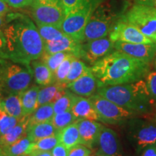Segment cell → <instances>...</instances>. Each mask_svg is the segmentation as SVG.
Segmentation results:
<instances>
[{
    "instance_id": "obj_1",
    "label": "cell",
    "mask_w": 156,
    "mask_h": 156,
    "mask_svg": "<svg viewBox=\"0 0 156 156\" xmlns=\"http://www.w3.org/2000/svg\"><path fill=\"white\" fill-rule=\"evenodd\" d=\"M7 59L17 64H30L41 57L44 44L37 26L26 15L11 13L6 15L3 30Z\"/></svg>"
},
{
    "instance_id": "obj_2",
    "label": "cell",
    "mask_w": 156,
    "mask_h": 156,
    "mask_svg": "<svg viewBox=\"0 0 156 156\" xmlns=\"http://www.w3.org/2000/svg\"><path fill=\"white\" fill-rule=\"evenodd\" d=\"M90 69L101 87L111 86L142 80L149 73L150 64L116 50L95 62Z\"/></svg>"
},
{
    "instance_id": "obj_3",
    "label": "cell",
    "mask_w": 156,
    "mask_h": 156,
    "mask_svg": "<svg viewBox=\"0 0 156 156\" xmlns=\"http://www.w3.org/2000/svg\"><path fill=\"white\" fill-rule=\"evenodd\" d=\"M97 94L136 114L151 112L155 101L143 79L133 83L103 86L98 90Z\"/></svg>"
},
{
    "instance_id": "obj_4",
    "label": "cell",
    "mask_w": 156,
    "mask_h": 156,
    "mask_svg": "<svg viewBox=\"0 0 156 156\" xmlns=\"http://www.w3.org/2000/svg\"><path fill=\"white\" fill-rule=\"evenodd\" d=\"M0 63V90L3 95H19L28 88L34 75L30 66L5 61Z\"/></svg>"
},
{
    "instance_id": "obj_5",
    "label": "cell",
    "mask_w": 156,
    "mask_h": 156,
    "mask_svg": "<svg viewBox=\"0 0 156 156\" xmlns=\"http://www.w3.org/2000/svg\"><path fill=\"white\" fill-rule=\"evenodd\" d=\"M122 17L109 7L101 4L90 17L84 32L83 43L108 36Z\"/></svg>"
},
{
    "instance_id": "obj_6",
    "label": "cell",
    "mask_w": 156,
    "mask_h": 156,
    "mask_svg": "<svg viewBox=\"0 0 156 156\" xmlns=\"http://www.w3.org/2000/svg\"><path fill=\"white\" fill-rule=\"evenodd\" d=\"M122 18L156 43V7L136 4Z\"/></svg>"
},
{
    "instance_id": "obj_7",
    "label": "cell",
    "mask_w": 156,
    "mask_h": 156,
    "mask_svg": "<svg viewBox=\"0 0 156 156\" xmlns=\"http://www.w3.org/2000/svg\"><path fill=\"white\" fill-rule=\"evenodd\" d=\"M31 16L36 25H51L61 28L66 13L62 0H48L34 2Z\"/></svg>"
},
{
    "instance_id": "obj_8",
    "label": "cell",
    "mask_w": 156,
    "mask_h": 156,
    "mask_svg": "<svg viewBox=\"0 0 156 156\" xmlns=\"http://www.w3.org/2000/svg\"><path fill=\"white\" fill-rule=\"evenodd\" d=\"M89 99L94 106L99 121L103 123L117 124L134 118L136 115L97 93L89 97Z\"/></svg>"
},
{
    "instance_id": "obj_9",
    "label": "cell",
    "mask_w": 156,
    "mask_h": 156,
    "mask_svg": "<svg viewBox=\"0 0 156 156\" xmlns=\"http://www.w3.org/2000/svg\"><path fill=\"white\" fill-rule=\"evenodd\" d=\"M127 134L129 141L138 153L150 145L156 144V123L140 119L127 121Z\"/></svg>"
},
{
    "instance_id": "obj_10",
    "label": "cell",
    "mask_w": 156,
    "mask_h": 156,
    "mask_svg": "<svg viewBox=\"0 0 156 156\" xmlns=\"http://www.w3.org/2000/svg\"><path fill=\"white\" fill-rule=\"evenodd\" d=\"M93 10L83 9L66 15L61 25V30L67 36L83 43L85 27Z\"/></svg>"
},
{
    "instance_id": "obj_11",
    "label": "cell",
    "mask_w": 156,
    "mask_h": 156,
    "mask_svg": "<svg viewBox=\"0 0 156 156\" xmlns=\"http://www.w3.org/2000/svg\"><path fill=\"white\" fill-rule=\"evenodd\" d=\"M115 42L108 37L82 43L80 58L90 64L111 54L115 49Z\"/></svg>"
},
{
    "instance_id": "obj_12",
    "label": "cell",
    "mask_w": 156,
    "mask_h": 156,
    "mask_svg": "<svg viewBox=\"0 0 156 156\" xmlns=\"http://www.w3.org/2000/svg\"><path fill=\"white\" fill-rule=\"evenodd\" d=\"M109 38L114 42L120 41L130 44H153V41L144 36L135 27L124 21L122 17L115 25Z\"/></svg>"
},
{
    "instance_id": "obj_13",
    "label": "cell",
    "mask_w": 156,
    "mask_h": 156,
    "mask_svg": "<svg viewBox=\"0 0 156 156\" xmlns=\"http://www.w3.org/2000/svg\"><path fill=\"white\" fill-rule=\"evenodd\" d=\"M96 145L98 156H124L119 137L112 129L103 126Z\"/></svg>"
},
{
    "instance_id": "obj_14",
    "label": "cell",
    "mask_w": 156,
    "mask_h": 156,
    "mask_svg": "<svg viewBox=\"0 0 156 156\" xmlns=\"http://www.w3.org/2000/svg\"><path fill=\"white\" fill-rule=\"evenodd\" d=\"M114 48L116 51L149 64L156 55V43L130 44L116 41L114 44Z\"/></svg>"
},
{
    "instance_id": "obj_15",
    "label": "cell",
    "mask_w": 156,
    "mask_h": 156,
    "mask_svg": "<svg viewBox=\"0 0 156 156\" xmlns=\"http://www.w3.org/2000/svg\"><path fill=\"white\" fill-rule=\"evenodd\" d=\"M101 85L90 68L84 75L67 86L72 93L79 96L90 97L98 92Z\"/></svg>"
},
{
    "instance_id": "obj_16",
    "label": "cell",
    "mask_w": 156,
    "mask_h": 156,
    "mask_svg": "<svg viewBox=\"0 0 156 156\" xmlns=\"http://www.w3.org/2000/svg\"><path fill=\"white\" fill-rule=\"evenodd\" d=\"M79 130L80 144L92 149L97 144L103 125L96 121L77 119L76 121Z\"/></svg>"
},
{
    "instance_id": "obj_17",
    "label": "cell",
    "mask_w": 156,
    "mask_h": 156,
    "mask_svg": "<svg viewBox=\"0 0 156 156\" xmlns=\"http://www.w3.org/2000/svg\"><path fill=\"white\" fill-rule=\"evenodd\" d=\"M82 43L66 35L58 40L44 44V52L46 54H55L58 52L72 53L80 58Z\"/></svg>"
},
{
    "instance_id": "obj_18",
    "label": "cell",
    "mask_w": 156,
    "mask_h": 156,
    "mask_svg": "<svg viewBox=\"0 0 156 156\" xmlns=\"http://www.w3.org/2000/svg\"><path fill=\"white\" fill-rule=\"evenodd\" d=\"M71 111L77 119L99 121L92 102L85 97L76 95Z\"/></svg>"
},
{
    "instance_id": "obj_19",
    "label": "cell",
    "mask_w": 156,
    "mask_h": 156,
    "mask_svg": "<svg viewBox=\"0 0 156 156\" xmlns=\"http://www.w3.org/2000/svg\"><path fill=\"white\" fill-rule=\"evenodd\" d=\"M29 116H23L10 131L1 136L0 148L7 147L27 135V129L29 124Z\"/></svg>"
},
{
    "instance_id": "obj_20",
    "label": "cell",
    "mask_w": 156,
    "mask_h": 156,
    "mask_svg": "<svg viewBox=\"0 0 156 156\" xmlns=\"http://www.w3.org/2000/svg\"><path fill=\"white\" fill-rule=\"evenodd\" d=\"M66 87L61 83H54L39 90L38 107L48 103H54L66 92Z\"/></svg>"
},
{
    "instance_id": "obj_21",
    "label": "cell",
    "mask_w": 156,
    "mask_h": 156,
    "mask_svg": "<svg viewBox=\"0 0 156 156\" xmlns=\"http://www.w3.org/2000/svg\"><path fill=\"white\" fill-rule=\"evenodd\" d=\"M39 87L32 86L19 94L23 116H30L38 108Z\"/></svg>"
},
{
    "instance_id": "obj_22",
    "label": "cell",
    "mask_w": 156,
    "mask_h": 156,
    "mask_svg": "<svg viewBox=\"0 0 156 156\" xmlns=\"http://www.w3.org/2000/svg\"><path fill=\"white\" fill-rule=\"evenodd\" d=\"M58 132L51 122H48L28 126L26 134L30 142H34L43 138L57 135Z\"/></svg>"
},
{
    "instance_id": "obj_23",
    "label": "cell",
    "mask_w": 156,
    "mask_h": 156,
    "mask_svg": "<svg viewBox=\"0 0 156 156\" xmlns=\"http://www.w3.org/2000/svg\"><path fill=\"white\" fill-rule=\"evenodd\" d=\"M30 64H32V70L35 80L38 85L48 86L55 83L54 74L41 60H34Z\"/></svg>"
},
{
    "instance_id": "obj_24",
    "label": "cell",
    "mask_w": 156,
    "mask_h": 156,
    "mask_svg": "<svg viewBox=\"0 0 156 156\" xmlns=\"http://www.w3.org/2000/svg\"><path fill=\"white\" fill-rule=\"evenodd\" d=\"M57 136L59 143L62 144L67 150L80 144L79 130L76 122L58 131Z\"/></svg>"
},
{
    "instance_id": "obj_25",
    "label": "cell",
    "mask_w": 156,
    "mask_h": 156,
    "mask_svg": "<svg viewBox=\"0 0 156 156\" xmlns=\"http://www.w3.org/2000/svg\"><path fill=\"white\" fill-rule=\"evenodd\" d=\"M54 103H48L38 106L35 112L29 116L28 126L39 123L51 122L54 116Z\"/></svg>"
},
{
    "instance_id": "obj_26",
    "label": "cell",
    "mask_w": 156,
    "mask_h": 156,
    "mask_svg": "<svg viewBox=\"0 0 156 156\" xmlns=\"http://www.w3.org/2000/svg\"><path fill=\"white\" fill-rule=\"evenodd\" d=\"M103 2L104 0H62L66 15L83 9L94 11Z\"/></svg>"
},
{
    "instance_id": "obj_27",
    "label": "cell",
    "mask_w": 156,
    "mask_h": 156,
    "mask_svg": "<svg viewBox=\"0 0 156 156\" xmlns=\"http://www.w3.org/2000/svg\"><path fill=\"white\" fill-rule=\"evenodd\" d=\"M0 106L9 116L21 119L23 117V109L19 95H9L2 99Z\"/></svg>"
},
{
    "instance_id": "obj_28",
    "label": "cell",
    "mask_w": 156,
    "mask_h": 156,
    "mask_svg": "<svg viewBox=\"0 0 156 156\" xmlns=\"http://www.w3.org/2000/svg\"><path fill=\"white\" fill-rule=\"evenodd\" d=\"M30 143V140L26 135L7 147L0 148V154L1 156L24 155L28 151Z\"/></svg>"
},
{
    "instance_id": "obj_29",
    "label": "cell",
    "mask_w": 156,
    "mask_h": 156,
    "mask_svg": "<svg viewBox=\"0 0 156 156\" xmlns=\"http://www.w3.org/2000/svg\"><path fill=\"white\" fill-rule=\"evenodd\" d=\"M89 69L90 68L87 67L83 61L80 60L79 58H75L72 63L71 68H70L65 80L64 81L63 85L67 87L68 85L80 77L82 75L86 73L87 70H89Z\"/></svg>"
},
{
    "instance_id": "obj_30",
    "label": "cell",
    "mask_w": 156,
    "mask_h": 156,
    "mask_svg": "<svg viewBox=\"0 0 156 156\" xmlns=\"http://www.w3.org/2000/svg\"><path fill=\"white\" fill-rule=\"evenodd\" d=\"M44 44L58 40L66 36L60 28L51 25H36Z\"/></svg>"
},
{
    "instance_id": "obj_31",
    "label": "cell",
    "mask_w": 156,
    "mask_h": 156,
    "mask_svg": "<svg viewBox=\"0 0 156 156\" xmlns=\"http://www.w3.org/2000/svg\"><path fill=\"white\" fill-rule=\"evenodd\" d=\"M58 142H58L57 135L43 138L38 141L31 142L25 154L34 151H51V150L57 145Z\"/></svg>"
},
{
    "instance_id": "obj_32",
    "label": "cell",
    "mask_w": 156,
    "mask_h": 156,
    "mask_svg": "<svg viewBox=\"0 0 156 156\" xmlns=\"http://www.w3.org/2000/svg\"><path fill=\"white\" fill-rule=\"evenodd\" d=\"M69 54V53H67V52H58V53L51 54L44 53L41 58V61L54 74L58 66L65 59Z\"/></svg>"
},
{
    "instance_id": "obj_33",
    "label": "cell",
    "mask_w": 156,
    "mask_h": 156,
    "mask_svg": "<svg viewBox=\"0 0 156 156\" xmlns=\"http://www.w3.org/2000/svg\"><path fill=\"white\" fill-rule=\"evenodd\" d=\"M75 58H77L75 54L69 53L68 54L65 59L62 62L61 64L58 66L57 69L54 73V79L55 83H61L63 85L64 81L65 80L66 77L69 73L70 68H71L72 63Z\"/></svg>"
},
{
    "instance_id": "obj_34",
    "label": "cell",
    "mask_w": 156,
    "mask_h": 156,
    "mask_svg": "<svg viewBox=\"0 0 156 156\" xmlns=\"http://www.w3.org/2000/svg\"><path fill=\"white\" fill-rule=\"evenodd\" d=\"M77 120V119L73 114L72 111H67L61 114H54L51 123L56 130L60 131L66 126L75 123Z\"/></svg>"
},
{
    "instance_id": "obj_35",
    "label": "cell",
    "mask_w": 156,
    "mask_h": 156,
    "mask_svg": "<svg viewBox=\"0 0 156 156\" xmlns=\"http://www.w3.org/2000/svg\"><path fill=\"white\" fill-rule=\"evenodd\" d=\"M75 96L73 93H71L66 90L65 93L54 103V114H61L67 111H71Z\"/></svg>"
},
{
    "instance_id": "obj_36",
    "label": "cell",
    "mask_w": 156,
    "mask_h": 156,
    "mask_svg": "<svg viewBox=\"0 0 156 156\" xmlns=\"http://www.w3.org/2000/svg\"><path fill=\"white\" fill-rule=\"evenodd\" d=\"M146 85L152 98L156 101V71L147 73L146 75Z\"/></svg>"
},
{
    "instance_id": "obj_37",
    "label": "cell",
    "mask_w": 156,
    "mask_h": 156,
    "mask_svg": "<svg viewBox=\"0 0 156 156\" xmlns=\"http://www.w3.org/2000/svg\"><path fill=\"white\" fill-rule=\"evenodd\" d=\"M91 153L90 148L82 144H78L68 150L67 156H89Z\"/></svg>"
},
{
    "instance_id": "obj_38",
    "label": "cell",
    "mask_w": 156,
    "mask_h": 156,
    "mask_svg": "<svg viewBox=\"0 0 156 156\" xmlns=\"http://www.w3.org/2000/svg\"><path fill=\"white\" fill-rule=\"evenodd\" d=\"M20 119H17V118L15 117L9 116L7 118L5 122L2 123L1 126H0V132H1V135L2 136L4 134H7V132L10 131L14 126L18 123Z\"/></svg>"
},
{
    "instance_id": "obj_39",
    "label": "cell",
    "mask_w": 156,
    "mask_h": 156,
    "mask_svg": "<svg viewBox=\"0 0 156 156\" xmlns=\"http://www.w3.org/2000/svg\"><path fill=\"white\" fill-rule=\"evenodd\" d=\"M9 7L13 8L20 9L31 6L34 3V0H4Z\"/></svg>"
},
{
    "instance_id": "obj_40",
    "label": "cell",
    "mask_w": 156,
    "mask_h": 156,
    "mask_svg": "<svg viewBox=\"0 0 156 156\" xmlns=\"http://www.w3.org/2000/svg\"><path fill=\"white\" fill-rule=\"evenodd\" d=\"M7 59L6 54V43L3 30L0 29V62Z\"/></svg>"
},
{
    "instance_id": "obj_41",
    "label": "cell",
    "mask_w": 156,
    "mask_h": 156,
    "mask_svg": "<svg viewBox=\"0 0 156 156\" xmlns=\"http://www.w3.org/2000/svg\"><path fill=\"white\" fill-rule=\"evenodd\" d=\"M68 150L61 143H58L51 150L52 156H67Z\"/></svg>"
},
{
    "instance_id": "obj_42",
    "label": "cell",
    "mask_w": 156,
    "mask_h": 156,
    "mask_svg": "<svg viewBox=\"0 0 156 156\" xmlns=\"http://www.w3.org/2000/svg\"><path fill=\"white\" fill-rule=\"evenodd\" d=\"M141 156H156V144L145 147L142 151Z\"/></svg>"
},
{
    "instance_id": "obj_43",
    "label": "cell",
    "mask_w": 156,
    "mask_h": 156,
    "mask_svg": "<svg viewBox=\"0 0 156 156\" xmlns=\"http://www.w3.org/2000/svg\"><path fill=\"white\" fill-rule=\"evenodd\" d=\"M25 156H52L51 151H34L25 154Z\"/></svg>"
},
{
    "instance_id": "obj_44",
    "label": "cell",
    "mask_w": 156,
    "mask_h": 156,
    "mask_svg": "<svg viewBox=\"0 0 156 156\" xmlns=\"http://www.w3.org/2000/svg\"><path fill=\"white\" fill-rule=\"evenodd\" d=\"M9 6L3 0H0V15H6L9 12Z\"/></svg>"
},
{
    "instance_id": "obj_45",
    "label": "cell",
    "mask_w": 156,
    "mask_h": 156,
    "mask_svg": "<svg viewBox=\"0 0 156 156\" xmlns=\"http://www.w3.org/2000/svg\"><path fill=\"white\" fill-rule=\"evenodd\" d=\"M9 115L5 112V111L2 108V107L0 106V126L2 124V123L7 119Z\"/></svg>"
},
{
    "instance_id": "obj_46",
    "label": "cell",
    "mask_w": 156,
    "mask_h": 156,
    "mask_svg": "<svg viewBox=\"0 0 156 156\" xmlns=\"http://www.w3.org/2000/svg\"><path fill=\"white\" fill-rule=\"evenodd\" d=\"M135 2L139 5L152 6V0H135Z\"/></svg>"
},
{
    "instance_id": "obj_47",
    "label": "cell",
    "mask_w": 156,
    "mask_h": 156,
    "mask_svg": "<svg viewBox=\"0 0 156 156\" xmlns=\"http://www.w3.org/2000/svg\"><path fill=\"white\" fill-rule=\"evenodd\" d=\"M6 15H0V28H2L4 25L6 24V18H5Z\"/></svg>"
},
{
    "instance_id": "obj_48",
    "label": "cell",
    "mask_w": 156,
    "mask_h": 156,
    "mask_svg": "<svg viewBox=\"0 0 156 156\" xmlns=\"http://www.w3.org/2000/svg\"><path fill=\"white\" fill-rule=\"evenodd\" d=\"M152 6L154 7H156V0H152Z\"/></svg>"
},
{
    "instance_id": "obj_49",
    "label": "cell",
    "mask_w": 156,
    "mask_h": 156,
    "mask_svg": "<svg viewBox=\"0 0 156 156\" xmlns=\"http://www.w3.org/2000/svg\"><path fill=\"white\" fill-rule=\"evenodd\" d=\"M2 96H3V94H2V91H1V90H0V103H1V101H2Z\"/></svg>"
},
{
    "instance_id": "obj_50",
    "label": "cell",
    "mask_w": 156,
    "mask_h": 156,
    "mask_svg": "<svg viewBox=\"0 0 156 156\" xmlns=\"http://www.w3.org/2000/svg\"><path fill=\"white\" fill-rule=\"evenodd\" d=\"M48 1V0H34V2H44Z\"/></svg>"
},
{
    "instance_id": "obj_51",
    "label": "cell",
    "mask_w": 156,
    "mask_h": 156,
    "mask_svg": "<svg viewBox=\"0 0 156 156\" xmlns=\"http://www.w3.org/2000/svg\"><path fill=\"white\" fill-rule=\"evenodd\" d=\"M155 67H156V55L155 56Z\"/></svg>"
},
{
    "instance_id": "obj_52",
    "label": "cell",
    "mask_w": 156,
    "mask_h": 156,
    "mask_svg": "<svg viewBox=\"0 0 156 156\" xmlns=\"http://www.w3.org/2000/svg\"><path fill=\"white\" fill-rule=\"evenodd\" d=\"M155 122L156 123V114H155Z\"/></svg>"
},
{
    "instance_id": "obj_53",
    "label": "cell",
    "mask_w": 156,
    "mask_h": 156,
    "mask_svg": "<svg viewBox=\"0 0 156 156\" xmlns=\"http://www.w3.org/2000/svg\"><path fill=\"white\" fill-rule=\"evenodd\" d=\"M1 136H2L1 135V132H0V138H1Z\"/></svg>"
},
{
    "instance_id": "obj_54",
    "label": "cell",
    "mask_w": 156,
    "mask_h": 156,
    "mask_svg": "<svg viewBox=\"0 0 156 156\" xmlns=\"http://www.w3.org/2000/svg\"><path fill=\"white\" fill-rule=\"evenodd\" d=\"M22 156H25V155H22Z\"/></svg>"
},
{
    "instance_id": "obj_55",
    "label": "cell",
    "mask_w": 156,
    "mask_h": 156,
    "mask_svg": "<svg viewBox=\"0 0 156 156\" xmlns=\"http://www.w3.org/2000/svg\"><path fill=\"white\" fill-rule=\"evenodd\" d=\"M89 156H92V155H89Z\"/></svg>"
},
{
    "instance_id": "obj_56",
    "label": "cell",
    "mask_w": 156,
    "mask_h": 156,
    "mask_svg": "<svg viewBox=\"0 0 156 156\" xmlns=\"http://www.w3.org/2000/svg\"><path fill=\"white\" fill-rule=\"evenodd\" d=\"M0 155H1V154H0Z\"/></svg>"
},
{
    "instance_id": "obj_57",
    "label": "cell",
    "mask_w": 156,
    "mask_h": 156,
    "mask_svg": "<svg viewBox=\"0 0 156 156\" xmlns=\"http://www.w3.org/2000/svg\"><path fill=\"white\" fill-rule=\"evenodd\" d=\"M3 1H4V0H3Z\"/></svg>"
},
{
    "instance_id": "obj_58",
    "label": "cell",
    "mask_w": 156,
    "mask_h": 156,
    "mask_svg": "<svg viewBox=\"0 0 156 156\" xmlns=\"http://www.w3.org/2000/svg\"><path fill=\"white\" fill-rule=\"evenodd\" d=\"M0 156H1V155H0Z\"/></svg>"
}]
</instances>
